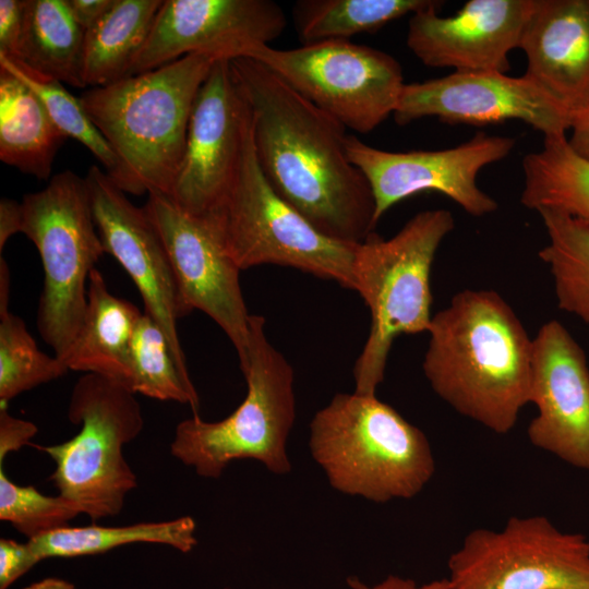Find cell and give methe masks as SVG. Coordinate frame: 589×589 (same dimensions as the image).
<instances>
[{
    "label": "cell",
    "mask_w": 589,
    "mask_h": 589,
    "mask_svg": "<svg viewBox=\"0 0 589 589\" xmlns=\"http://www.w3.org/2000/svg\"><path fill=\"white\" fill-rule=\"evenodd\" d=\"M251 111L260 167L320 231L351 243L375 232V202L346 151V128L251 58L231 61Z\"/></svg>",
    "instance_id": "cell-1"
},
{
    "label": "cell",
    "mask_w": 589,
    "mask_h": 589,
    "mask_svg": "<svg viewBox=\"0 0 589 589\" xmlns=\"http://www.w3.org/2000/svg\"><path fill=\"white\" fill-rule=\"evenodd\" d=\"M423 374L459 414L497 434L530 404L532 338L494 290L466 289L432 316Z\"/></svg>",
    "instance_id": "cell-2"
},
{
    "label": "cell",
    "mask_w": 589,
    "mask_h": 589,
    "mask_svg": "<svg viewBox=\"0 0 589 589\" xmlns=\"http://www.w3.org/2000/svg\"><path fill=\"white\" fill-rule=\"evenodd\" d=\"M214 58L188 55L157 69L91 87L80 101L121 160L131 194H171L195 97Z\"/></svg>",
    "instance_id": "cell-3"
},
{
    "label": "cell",
    "mask_w": 589,
    "mask_h": 589,
    "mask_svg": "<svg viewBox=\"0 0 589 589\" xmlns=\"http://www.w3.org/2000/svg\"><path fill=\"white\" fill-rule=\"evenodd\" d=\"M309 447L333 489L375 503L416 496L435 472L425 434L375 394H336L311 420Z\"/></svg>",
    "instance_id": "cell-4"
},
{
    "label": "cell",
    "mask_w": 589,
    "mask_h": 589,
    "mask_svg": "<svg viewBox=\"0 0 589 589\" xmlns=\"http://www.w3.org/2000/svg\"><path fill=\"white\" fill-rule=\"evenodd\" d=\"M454 228L449 211L429 209L416 214L389 239L373 232L358 244L354 291L370 310L371 325L353 368L356 393L375 394L398 336L428 332L432 265Z\"/></svg>",
    "instance_id": "cell-5"
},
{
    "label": "cell",
    "mask_w": 589,
    "mask_h": 589,
    "mask_svg": "<svg viewBox=\"0 0 589 589\" xmlns=\"http://www.w3.org/2000/svg\"><path fill=\"white\" fill-rule=\"evenodd\" d=\"M264 327V317L252 314L240 363L248 389L238 408L220 421L193 414L176 428L171 455L202 478L218 479L238 459L260 461L276 474L291 470L287 441L296 419L294 372Z\"/></svg>",
    "instance_id": "cell-6"
},
{
    "label": "cell",
    "mask_w": 589,
    "mask_h": 589,
    "mask_svg": "<svg viewBox=\"0 0 589 589\" xmlns=\"http://www.w3.org/2000/svg\"><path fill=\"white\" fill-rule=\"evenodd\" d=\"M207 216L241 271L275 264L354 290L359 243L326 236L273 189L255 155L251 116L235 180L220 206Z\"/></svg>",
    "instance_id": "cell-7"
},
{
    "label": "cell",
    "mask_w": 589,
    "mask_h": 589,
    "mask_svg": "<svg viewBox=\"0 0 589 589\" xmlns=\"http://www.w3.org/2000/svg\"><path fill=\"white\" fill-rule=\"evenodd\" d=\"M21 204L22 233L35 244L45 276L37 330L62 360L82 324L89 275L105 253L86 180L61 171L40 191L24 195Z\"/></svg>",
    "instance_id": "cell-8"
},
{
    "label": "cell",
    "mask_w": 589,
    "mask_h": 589,
    "mask_svg": "<svg viewBox=\"0 0 589 589\" xmlns=\"http://www.w3.org/2000/svg\"><path fill=\"white\" fill-rule=\"evenodd\" d=\"M68 418L81 425L75 436L35 445L56 465L49 480L93 521L119 515L125 496L137 486L122 452L144 428L135 394L108 377L83 373L73 386Z\"/></svg>",
    "instance_id": "cell-9"
},
{
    "label": "cell",
    "mask_w": 589,
    "mask_h": 589,
    "mask_svg": "<svg viewBox=\"0 0 589 589\" xmlns=\"http://www.w3.org/2000/svg\"><path fill=\"white\" fill-rule=\"evenodd\" d=\"M254 59L277 74L346 129L369 133L393 116L405 86L400 63L390 55L348 39L271 45Z\"/></svg>",
    "instance_id": "cell-10"
},
{
    "label": "cell",
    "mask_w": 589,
    "mask_h": 589,
    "mask_svg": "<svg viewBox=\"0 0 589 589\" xmlns=\"http://www.w3.org/2000/svg\"><path fill=\"white\" fill-rule=\"evenodd\" d=\"M453 589H589V540L548 517L469 531L447 562Z\"/></svg>",
    "instance_id": "cell-11"
},
{
    "label": "cell",
    "mask_w": 589,
    "mask_h": 589,
    "mask_svg": "<svg viewBox=\"0 0 589 589\" xmlns=\"http://www.w3.org/2000/svg\"><path fill=\"white\" fill-rule=\"evenodd\" d=\"M515 140L478 132L469 141L437 151L387 152L348 135L346 151L365 177L375 202L376 221L395 204L424 191L438 192L467 214L482 217L497 202L483 192L477 178L482 168L509 155Z\"/></svg>",
    "instance_id": "cell-12"
},
{
    "label": "cell",
    "mask_w": 589,
    "mask_h": 589,
    "mask_svg": "<svg viewBox=\"0 0 589 589\" xmlns=\"http://www.w3.org/2000/svg\"><path fill=\"white\" fill-rule=\"evenodd\" d=\"M147 194L144 206L164 241L187 310L208 315L225 332L242 363L252 314L242 294L241 269L208 216L182 211L165 193Z\"/></svg>",
    "instance_id": "cell-13"
},
{
    "label": "cell",
    "mask_w": 589,
    "mask_h": 589,
    "mask_svg": "<svg viewBox=\"0 0 589 589\" xmlns=\"http://www.w3.org/2000/svg\"><path fill=\"white\" fill-rule=\"evenodd\" d=\"M286 26L284 10L272 0H164L128 76L188 55L251 58Z\"/></svg>",
    "instance_id": "cell-14"
},
{
    "label": "cell",
    "mask_w": 589,
    "mask_h": 589,
    "mask_svg": "<svg viewBox=\"0 0 589 589\" xmlns=\"http://www.w3.org/2000/svg\"><path fill=\"white\" fill-rule=\"evenodd\" d=\"M393 117L398 125L428 117L473 125L519 120L544 139L567 136L572 122V115L527 76L494 71H454L406 83Z\"/></svg>",
    "instance_id": "cell-15"
},
{
    "label": "cell",
    "mask_w": 589,
    "mask_h": 589,
    "mask_svg": "<svg viewBox=\"0 0 589 589\" xmlns=\"http://www.w3.org/2000/svg\"><path fill=\"white\" fill-rule=\"evenodd\" d=\"M105 253L131 277L147 313L161 328L180 371L190 377L178 334L189 314L164 241L145 206H135L113 180L93 165L85 177Z\"/></svg>",
    "instance_id": "cell-16"
},
{
    "label": "cell",
    "mask_w": 589,
    "mask_h": 589,
    "mask_svg": "<svg viewBox=\"0 0 589 589\" xmlns=\"http://www.w3.org/2000/svg\"><path fill=\"white\" fill-rule=\"evenodd\" d=\"M250 107L231 61L217 60L192 107L184 156L172 201L194 216H207L224 202L235 180Z\"/></svg>",
    "instance_id": "cell-17"
},
{
    "label": "cell",
    "mask_w": 589,
    "mask_h": 589,
    "mask_svg": "<svg viewBox=\"0 0 589 589\" xmlns=\"http://www.w3.org/2000/svg\"><path fill=\"white\" fill-rule=\"evenodd\" d=\"M530 404L537 414L527 428L529 442L589 470V366L580 345L555 320L532 338Z\"/></svg>",
    "instance_id": "cell-18"
},
{
    "label": "cell",
    "mask_w": 589,
    "mask_h": 589,
    "mask_svg": "<svg viewBox=\"0 0 589 589\" xmlns=\"http://www.w3.org/2000/svg\"><path fill=\"white\" fill-rule=\"evenodd\" d=\"M534 1L469 0L452 16L438 15L441 5L419 11L410 16L407 46L426 67L506 73Z\"/></svg>",
    "instance_id": "cell-19"
},
{
    "label": "cell",
    "mask_w": 589,
    "mask_h": 589,
    "mask_svg": "<svg viewBox=\"0 0 589 589\" xmlns=\"http://www.w3.org/2000/svg\"><path fill=\"white\" fill-rule=\"evenodd\" d=\"M519 48L524 74L570 115L589 100V0H536Z\"/></svg>",
    "instance_id": "cell-20"
},
{
    "label": "cell",
    "mask_w": 589,
    "mask_h": 589,
    "mask_svg": "<svg viewBox=\"0 0 589 589\" xmlns=\"http://www.w3.org/2000/svg\"><path fill=\"white\" fill-rule=\"evenodd\" d=\"M142 314L130 301L113 296L94 268L82 324L61 361L69 371L98 374L129 389L131 344Z\"/></svg>",
    "instance_id": "cell-21"
},
{
    "label": "cell",
    "mask_w": 589,
    "mask_h": 589,
    "mask_svg": "<svg viewBox=\"0 0 589 589\" xmlns=\"http://www.w3.org/2000/svg\"><path fill=\"white\" fill-rule=\"evenodd\" d=\"M65 140L33 89L0 67L1 161L47 180Z\"/></svg>",
    "instance_id": "cell-22"
},
{
    "label": "cell",
    "mask_w": 589,
    "mask_h": 589,
    "mask_svg": "<svg viewBox=\"0 0 589 589\" xmlns=\"http://www.w3.org/2000/svg\"><path fill=\"white\" fill-rule=\"evenodd\" d=\"M84 37L67 0H24L19 53L11 59L43 76L83 88Z\"/></svg>",
    "instance_id": "cell-23"
},
{
    "label": "cell",
    "mask_w": 589,
    "mask_h": 589,
    "mask_svg": "<svg viewBox=\"0 0 589 589\" xmlns=\"http://www.w3.org/2000/svg\"><path fill=\"white\" fill-rule=\"evenodd\" d=\"M164 0H116L108 13L85 33L83 77L101 87L128 76L144 46Z\"/></svg>",
    "instance_id": "cell-24"
},
{
    "label": "cell",
    "mask_w": 589,
    "mask_h": 589,
    "mask_svg": "<svg viewBox=\"0 0 589 589\" xmlns=\"http://www.w3.org/2000/svg\"><path fill=\"white\" fill-rule=\"evenodd\" d=\"M521 204L536 212L550 208L589 225V160L569 146L567 136L544 139L522 159Z\"/></svg>",
    "instance_id": "cell-25"
},
{
    "label": "cell",
    "mask_w": 589,
    "mask_h": 589,
    "mask_svg": "<svg viewBox=\"0 0 589 589\" xmlns=\"http://www.w3.org/2000/svg\"><path fill=\"white\" fill-rule=\"evenodd\" d=\"M196 524L190 516L158 522L128 526L64 527L48 534L27 540L37 557H79L105 553L131 543H156L188 553L196 545Z\"/></svg>",
    "instance_id": "cell-26"
},
{
    "label": "cell",
    "mask_w": 589,
    "mask_h": 589,
    "mask_svg": "<svg viewBox=\"0 0 589 589\" xmlns=\"http://www.w3.org/2000/svg\"><path fill=\"white\" fill-rule=\"evenodd\" d=\"M436 0H300L292 9L303 44L374 33L407 14L442 5Z\"/></svg>",
    "instance_id": "cell-27"
},
{
    "label": "cell",
    "mask_w": 589,
    "mask_h": 589,
    "mask_svg": "<svg viewBox=\"0 0 589 589\" xmlns=\"http://www.w3.org/2000/svg\"><path fill=\"white\" fill-rule=\"evenodd\" d=\"M538 213L549 239L539 257L552 275L557 305L589 326V225L556 209Z\"/></svg>",
    "instance_id": "cell-28"
},
{
    "label": "cell",
    "mask_w": 589,
    "mask_h": 589,
    "mask_svg": "<svg viewBox=\"0 0 589 589\" xmlns=\"http://www.w3.org/2000/svg\"><path fill=\"white\" fill-rule=\"evenodd\" d=\"M0 67L22 80L40 98L51 120L68 139L84 145L104 166L106 173L125 193L130 182L124 167L109 142L61 82L43 76L20 62L0 55Z\"/></svg>",
    "instance_id": "cell-29"
},
{
    "label": "cell",
    "mask_w": 589,
    "mask_h": 589,
    "mask_svg": "<svg viewBox=\"0 0 589 589\" xmlns=\"http://www.w3.org/2000/svg\"><path fill=\"white\" fill-rule=\"evenodd\" d=\"M129 390L146 397L188 405L199 414L200 397L191 377L177 365L166 335L145 312L131 344Z\"/></svg>",
    "instance_id": "cell-30"
},
{
    "label": "cell",
    "mask_w": 589,
    "mask_h": 589,
    "mask_svg": "<svg viewBox=\"0 0 589 589\" xmlns=\"http://www.w3.org/2000/svg\"><path fill=\"white\" fill-rule=\"evenodd\" d=\"M56 356L43 352L24 321L9 309L0 310V402L67 374Z\"/></svg>",
    "instance_id": "cell-31"
},
{
    "label": "cell",
    "mask_w": 589,
    "mask_h": 589,
    "mask_svg": "<svg viewBox=\"0 0 589 589\" xmlns=\"http://www.w3.org/2000/svg\"><path fill=\"white\" fill-rule=\"evenodd\" d=\"M81 513L60 494L45 495L33 485L11 481L0 466V519L28 540L69 526Z\"/></svg>",
    "instance_id": "cell-32"
},
{
    "label": "cell",
    "mask_w": 589,
    "mask_h": 589,
    "mask_svg": "<svg viewBox=\"0 0 589 589\" xmlns=\"http://www.w3.org/2000/svg\"><path fill=\"white\" fill-rule=\"evenodd\" d=\"M40 560L28 541L0 539V589H8L13 582L32 569Z\"/></svg>",
    "instance_id": "cell-33"
},
{
    "label": "cell",
    "mask_w": 589,
    "mask_h": 589,
    "mask_svg": "<svg viewBox=\"0 0 589 589\" xmlns=\"http://www.w3.org/2000/svg\"><path fill=\"white\" fill-rule=\"evenodd\" d=\"M7 405L0 402V466L10 453L32 445L31 440L38 432L33 422L11 416Z\"/></svg>",
    "instance_id": "cell-34"
},
{
    "label": "cell",
    "mask_w": 589,
    "mask_h": 589,
    "mask_svg": "<svg viewBox=\"0 0 589 589\" xmlns=\"http://www.w3.org/2000/svg\"><path fill=\"white\" fill-rule=\"evenodd\" d=\"M24 21V0H0V55L16 58Z\"/></svg>",
    "instance_id": "cell-35"
},
{
    "label": "cell",
    "mask_w": 589,
    "mask_h": 589,
    "mask_svg": "<svg viewBox=\"0 0 589 589\" xmlns=\"http://www.w3.org/2000/svg\"><path fill=\"white\" fill-rule=\"evenodd\" d=\"M115 2L116 0H67L73 19L85 33L108 13Z\"/></svg>",
    "instance_id": "cell-36"
},
{
    "label": "cell",
    "mask_w": 589,
    "mask_h": 589,
    "mask_svg": "<svg viewBox=\"0 0 589 589\" xmlns=\"http://www.w3.org/2000/svg\"><path fill=\"white\" fill-rule=\"evenodd\" d=\"M23 230L22 204L9 197L0 201V253L8 240Z\"/></svg>",
    "instance_id": "cell-37"
},
{
    "label": "cell",
    "mask_w": 589,
    "mask_h": 589,
    "mask_svg": "<svg viewBox=\"0 0 589 589\" xmlns=\"http://www.w3.org/2000/svg\"><path fill=\"white\" fill-rule=\"evenodd\" d=\"M569 146L575 153L589 160V100L572 115Z\"/></svg>",
    "instance_id": "cell-38"
},
{
    "label": "cell",
    "mask_w": 589,
    "mask_h": 589,
    "mask_svg": "<svg viewBox=\"0 0 589 589\" xmlns=\"http://www.w3.org/2000/svg\"><path fill=\"white\" fill-rule=\"evenodd\" d=\"M353 589H453L447 578L435 579L424 584H418L413 579L397 575H388L383 580L372 586H366L358 580L350 582Z\"/></svg>",
    "instance_id": "cell-39"
},
{
    "label": "cell",
    "mask_w": 589,
    "mask_h": 589,
    "mask_svg": "<svg viewBox=\"0 0 589 589\" xmlns=\"http://www.w3.org/2000/svg\"><path fill=\"white\" fill-rule=\"evenodd\" d=\"M10 272L5 260L0 256V310L9 309Z\"/></svg>",
    "instance_id": "cell-40"
},
{
    "label": "cell",
    "mask_w": 589,
    "mask_h": 589,
    "mask_svg": "<svg viewBox=\"0 0 589 589\" xmlns=\"http://www.w3.org/2000/svg\"><path fill=\"white\" fill-rule=\"evenodd\" d=\"M23 589H76L75 586L64 579L48 577L35 581Z\"/></svg>",
    "instance_id": "cell-41"
}]
</instances>
